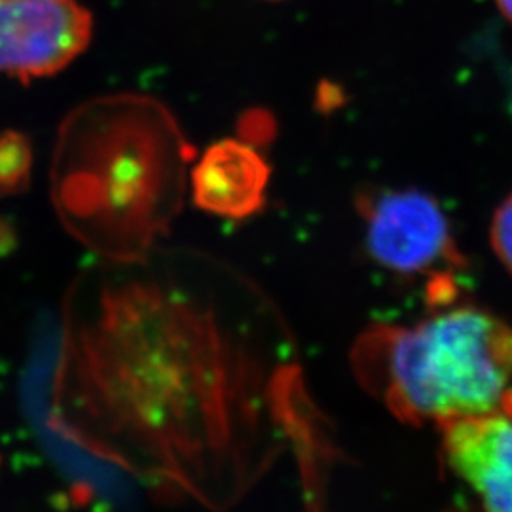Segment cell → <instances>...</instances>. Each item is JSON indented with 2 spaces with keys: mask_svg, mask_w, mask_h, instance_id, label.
<instances>
[{
  "mask_svg": "<svg viewBox=\"0 0 512 512\" xmlns=\"http://www.w3.org/2000/svg\"><path fill=\"white\" fill-rule=\"evenodd\" d=\"M439 427L446 465L484 512H512V418L471 416Z\"/></svg>",
  "mask_w": 512,
  "mask_h": 512,
  "instance_id": "5b68a950",
  "label": "cell"
},
{
  "mask_svg": "<svg viewBox=\"0 0 512 512\" xmlns=\"http://www.w3.org/2000/svg\"><path fill=\"white\" fill-rule=\"evenodd\" d=\"M495 4H497V8H499L501 16L507 19L512 25V0H495Z\"/></svg>",
  "mask_w": 512,
  "mask_h": 512,
  "instance_id": "30bf717a",
  "label": "cell"
},
{
  "mask_svg": "<svg viewBox=\"0 0 512 512\" xmlns=\"http://www.w3.org/2000/svg\"><path fill=\"white\" fill-rule=\"evenodd\" d=\"M194 148L156 99L110 95L74 110L59 129L52 200L74 238L137 260L177 217Z\"/></svg>",
  "mask_w": 512,
  "mask_h": 512,
  "instance_id": "6da1fadb",
  "label": "cell"
},
{
  "mask_svg": "<svg viewBox=\"0 0 512 512\" xmlns=\"http://www.w3.org/2000/svg\"><path fill=\"white\" fill-rule=\"evenodd\" d=\"M33 171V147L19 131L0 133V198L23 192Z\"/></svg>",
  "mask_w": 512,
  "mask_h": 512,
  "instance_id": "52a82bcc",
  "label": "cell"
},
{
  "mask_svg": "<svg viewBox=\"0 0 512 512\" xmlns=\"http://www.w3.org/2000/svg\"><path fill=\"white\" fill-rule=\"evenodd\" d=\"M368 256L399 277H427L431 304L456 298L465 268L440 203L416 188H374L357 198Z\"/></svg>",
  "mask_w": 512,
  "mask_h": 512,
  "instance_id": "3957f363",
  "label": "cell"
},
{
  "mask_svg": "<svg viewBox=\"0 0 512 512\" xmlns=\"http://www.w3.org/2000/svg\"><path fill=\"white\" fill-rule=\"evenodd\" d=\"M351 366L370 395L412 425L512 418V327L471 304L440 306L410 327L366 329Z\"/></svg>",
  "mask_w": 512,
  "mask_h": 512,
  "instance_id": "7a4b0ae2",
  "label": "cell"
},
{
  "mask_svg": "<svg viewBox=\"0 0 512 512\" xmlns=\"http://www.w3.org/2000/svg\"><path fill=\"white\" fill-rule=\"evenodd\" d=\"M274 137V120L266 112H249L241 120V137L243 141L258 147L264 141H270Z\"/></svg>",
  "mask_w": 512,
  "mask_h": 512,
  "instance_id": "9c48e42d",
  "label": "cell"
},
{
  "mask_svg": "<svg viewBox=\"0 0 512 512\" xmlns=\"http://www.w3.org/2000/svg\"><path fill=\"white\" fill-rule=\"evenodd\" d=\"M190 184L194 203L205 213L226 220L249 219L266 202L270 165L255 145L224 139L203 152Z\"/></svg>",
  "mask_w": 512,
  "mask_h": 512,
  "instance_id": "8992f818",
  "label": "cell"
},
{
  "mask_svg": "<svg viewBox=\"0 0 512 512\" xmlns=\"http://www.w3.org/2000/svg\"><path fill=\"white\" fill-rule=\"evenodd\" d=\"M92 33V14L78 0H0V74L29 82L59 73Z\"/></svg>",
  "mask_w": 512,
  "mask_h": 512,
  "instance_id": "277c9868",
  "label": "cell"
},
{
  "mask_svg": "<svg viewBox=\"0 0 512 512\" xmlns=\"http://www.w3.org/2000/svg\"><path fill=\"white\" fill-rule=\"evenodd\" d=\"M490 243L499 262L512 275V192L495 209L490 226Z\"/></svg>",
  "mask_w": 512,
  "mask_h": 512,
  "instance_id": "ba28073f",
  "label": "cell"
}]
</instances>
